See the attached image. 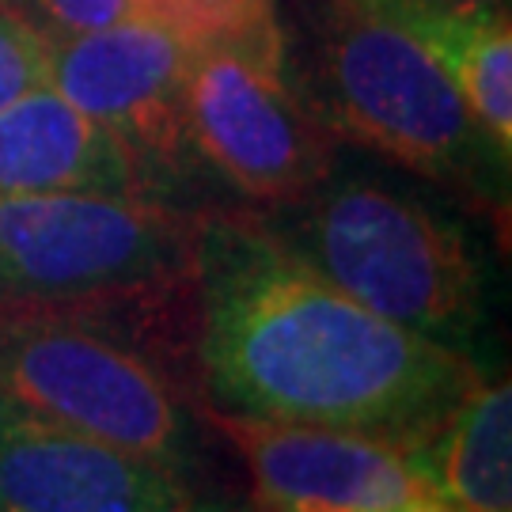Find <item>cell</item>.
<instances>
[{
    "instance_id": "6da1fadb",
    "label": "cell",
    "mask_w": 512,
    "mask_h": 512,
    "mask_svg": "<svg viewBox=\"0 0 512 512\" xmlns=\"http://www.w3.org/2000/svg\"><path fill=\"white\" fill-rule=\"evenodd\" d=\"M190 361L220 418L327 425L418 448L482 376L368 311L289 251L258 213H202Z\"/></svg>"
},
{
    "instance_id": "7a4b0ae2",
    "label": "cell",
    "mask_w": 512,
    "mask_h": 512,
    "mask_svg": "<svg viewBox=\"0 0 512 512\" xmlns=\"http://www.w3.org/2000/svg\"><path fill=\"white\" fill-rule=\"evenodd\" d=\"M258 217L357 304L475 357L486 330V266L467 228L425 194L334 160L308 194Z\"/></svg>"
},
{
    "instance_id": "3957f363",
    "label": "cell",
    "mask_w": 512,
    "mask_h": 512,
    "mask_svg": "<svg viewBox=\"0 0 512 512\" xmlns=\"http://www.w3.org/2000/svg\"><path fill=\"white\" fill-rule=\"evenodd\" d=\"M145 296L152 293L95 304H0V399L194 478L202 425L183 372L152 342V311L137 323L126 319L129 304Z\"/></svg>"
},
{
    "instance_id": "277c9868",
    "label": "cell",
    "mask_w": 512,
    "mask_h": 512,
    "mask_svg": "<svg viewBox=\"0 0 512 512\" xmlns=\"http://www.w3.org/2000/svg\"><path fill=\"white\" fill-rule=\"evenodd\" d=\"M311 103L338 141L429 186L509 213L512 156L490 141L456 84L365 0H315Z\"/></svg>"
},
{
    "instance_id": "5b68a950",
    "label": "cell",
    "mask_w": 512,
    "mask_h": 512,
    "mask_svg": "<svg viewBox=\"0 0 512 512\" xmlns=\"http://www.w3.org/2000/svg\"><path fill=\"white\" fill-rule=\"evenodd\" d=\"M183 118L202 175L255 209L308 194L342 145L296 76L281 19L194 46Z\"/></svg>"
},
{
    "instance_id": "8992f818",
    "label": "cell",
    "mask_w": 512,
    "mask_h": 512,
    "mask_svg": "<svg viewBox=\"0 0 512 512\" xmlns=\"http://www.w3.org/2000/svg\"><path fill=\"white\" fill-rule=\"evenodd\" d=\"M202 213L148 194H0V304H95L190 281Z\"/></svg>"
},
{
    "instance_id": "52a82bcc",
    "label": "cell",
    "mask_w": 512,
    "mask_h": 512,
    "mask_svg": "<svg viewBox=\"0 0 512 512\" xmlns=\"http://www.w3.org/2000/svg\"><path fill=\"white\" fill-rule=\"evenodd\" d=\"M198 38L167 19L133 12L54 38L50 88L80 107L133 156L148 194L179 202L202 167L190 152L183 84Z\"/></svg>"
},
{
    "instance_id": "ba28073f",
    "label": "cell",
    "mask_w": 512,
    "mask_h": 512,
    "mask_svg": "<svg viewBox=\"0 0 512 512\" xmlns=\"http://www.w3.org/2000/svg\"><path fill=\"white\" fill-rule=\"evenodd\" d=\"M239 452L262 512H403L433 494L414 448L327 425L213 414Z\"/></svg>"
},
{
    "instance_id": "9c48e42d",
    "label": "cell",
    "mask_w": 512,
    "mask_h": 512,
    "mask_svg": "<svg viewBox=\"0 0 512 512\" xmlns=\"http://www.w3.org/2000/svg\"><path fill=\"white\" fill-rule=\"evenodd\" d=\"M194 478L0 399V512H190Z\"/></svg>"
},
{
    "instance_id": "30bf717a",
    "label": "cell",
    "mask_w": 512,
    "mask_h": 512,
    "mask_svg": "<svg viewBox=\"0 0 512 512\" xmlns=\"http://www.w3.org/2000/svg\"><path fill=\"white\" fill-rule=\"evenodd\" d=\"M46 190L148 194L126 148L50 84L0 107V194Z\"/></svg>"
},
{
    "instance_id": "8fae6325",
    "label": "cell",
    "mask_w": 512,
    "mask_h": 512,
    "mask_svg": "<svg viewBox=\"0 0 512 512\" xmlns=\"http://www.w3.org/2000/svg\"><path fill=\"white\" fill-rule=\"evenodd\" d=\"M391 19L475 110L478 126L512 156V19L509 8L444 0H365Z\"/></svg>"
},
{
    "instance_id": "7c38bea8",
    "label": "cell",
    "mask_w": 512,
    "mask_h": 512,
    "mask_svg": "<svg viewBox=\"0 0 512 512\" xmlns=\"http://www.w3.org/2000/svg\"><path fill=\"white\" fill-rule=\"evenodd\" d=\"M414 456L437 497L467 512H512L509 376L482 372Z\"/></svg>"
},
{
    "instance_id": "4fadbf2b",
    "label": "cell",
    "mask_w": 512,
    "mask_h": 512,
    "mask_svg": "<svg viewBox=\"0 0 512 512\" xmlns=\"http://www.w3.org/2000/svg\"><path fill=\"white\" fill-rule=\"evenodd\" d=\"M50 50L54 38L0 0V107L50 84Z\"/></svg>"
},
{
    "instance_id": "5bb4252c",
    "label": "cell",
    "mask_w": 512,
    "mask_h": 512,
    "mask_svg": "<svg viewBox=\"0 0 512 512\" xmlns=\"http://www.w3.org/2000/svg\"><path fill=\"white\" fill-rule=\"evenodd\" d=\"M137 12L156 19H167L175 27H183L186 35L198 42L232 31H251L277 23L281 12H262L255 0H137Z\"/></svg>"
},
{
    "instance_id": "9a60e30c",
    "label": "cell",
    "mask_w": 512,
    "mask_h": 512,
    "mask_svg": "<svg viewBox=\"0 0 512 512\" xmlns=\"http://www.w3.org/2000/svg\"><path fill=\"white\" fill-rule=\"evenodd\" d=\"M50 38L92 31L137 12V0H4Z\"/></svg>"
},
{
    "instance_id": "2e32d148",
    "label": "cell",
    "mask_w": 512,
    "mask_h": 512,
    "mask_svg": "<svg viewBox=\"0 0 512 512\" xmlns=\"http://www.w3.org/2000/svg\"><path fill=\"white\" fill-rule=\"evenodd\" d=\"M403 512H467V509H459V505H452V501L429 494V497H421V501H414V505H406Z\"/></svg>"
},
{
    "instance_id": "e0dca14e",
    "label": "cell",
    "mask_w": 512,
    "mask_h": 512,
    "mask_svg": "<svg viewBox=\"0 0 512 512\" xmlns=\"http://www.w3.org/2000/svg\"><path fill=\"white\" fill-rule=\"evenodd\" d=\"M444 4H471V8H509V0H444Z\"/></svg>"
},
{
    "instance_id": "ac0fdd59",
    "label": "cell",
    "mask_w": 512,
    "mask_h": 512,
    "mask_svg": "<svg viewBox=\"0 0 512 512\" xmlns=\"http://www.w3.org/2000/svg\"><path fill=\"white\" fill-rule=\"evenodd\" d=\"M262 12H277V0H255Z\"/></svg>"
},
{
    "instance_id": "d6986e66",
    "label": "cell",
    "mask_w": 512,
    "mask_h": 512,
    "mask_svg": "<svg viewBox=\"0 0 512 512\" xmlns=\"http://www.w3.org/2000/svg\"><path fill=\"white\" fill-rule=\"evenodd\" d=\"M190 512H236V509H205V505H198V509H190Z\"/></svg>"
}]
</instances>
